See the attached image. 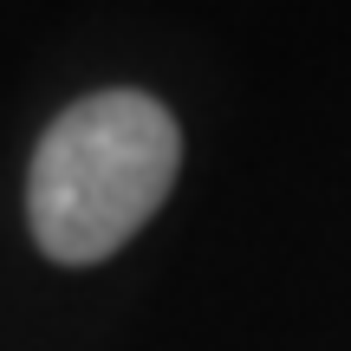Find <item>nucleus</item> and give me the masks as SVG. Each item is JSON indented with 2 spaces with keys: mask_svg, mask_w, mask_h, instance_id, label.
<instances>
[{
  "mask_svg": "<svg viewBox=\"0 0 351 351\" xmlns=\"http://www.w3.org/2000/svg\"><path fill=\"white\" fill-rule=\"evenodd\" d=\"M182 130L150 91H91L46 124L26 169V221L46 261L98 267L163 208Z\"/></svg>",
  "mask_w": 351,
  "mask_h": 351,
  "instance_id": "obj_1",
  "label": "nucleus"
}]
</instances>
